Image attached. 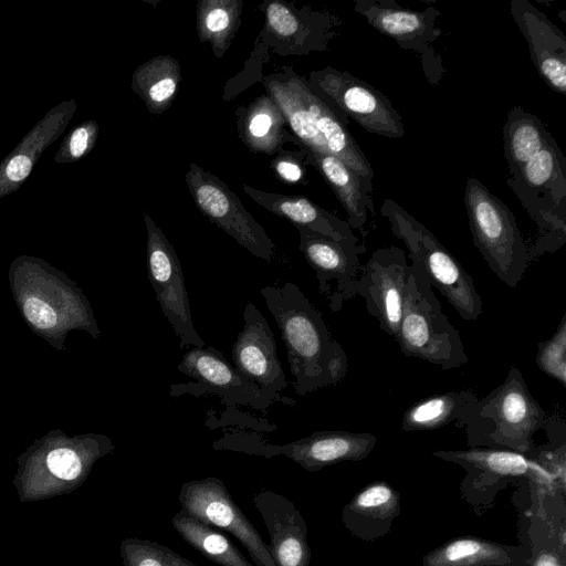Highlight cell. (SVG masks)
Wrapping results in <instances>:
<instances>
[{
  "label": "cell",
  "mask_w": 566,
  "mask_h": 566,
  "mask_svg": "<svg viewBox=\"0 0 566 566\" xmlns=\"http://www.w3.org/2000/svg\"><path fill=\"white\" fill-rule=\"evenodd\" d=\"M261 295L281 331L295 392L304 397L340 382L347 375V355L300 287L292 282L266 285Z\"/></svg>",
  "instance_id": "6da1fadb"
},
{
  "label": "cell",
  "mask_w": 566,
  "mask_h": 566,
  "mask_svg": "<svg viewBox=\"0 0 566 566\" xmlns=\"http://www.w3.org/2000/svg\"><path fill=\"white\" fill-rule=\"evenodd\" d=\"M269 96L282 112L294 135L310 150L332 155L360 177L371 180L374 170L347 128V120L335 112L298 76L266 80Z\"/></svg>",
  "instance_id": "7a4b0ae2"
},
{
  "label": "cell",
  "mask_w": 566,
  "mask_h": 566,
  "mask_svg": "<svg viewBox=\"0 0 566 566\" xmlns=\"http://www.w3.org/2000/svg\"><path fill=\"white\" fill-rule=\"evenodd\" d=\"M546 423V413L530 392L516 366H511L504 381L479 398L462 428L472 447L497 448L528 454L533 437Z\"/></svg>",
  "instance_id": "3957f363"
},
{
  "label": "cell",
  "mask_w": 566,
  "mask_h": 566,
  "mask_svg": "<svg viewBox=\"0 0 566 566\" xmlns=\"http://www.w3.org/2000/svg\"><path fill=\"white\" fill-rule=\"evenodd\" d=\"M507 185L537 226L531 261L558 250L566 241V159L553 136Z\"/></svg>",
  "instance_id": "277c9868"
},
{
  "label": "cell",
  "mask_w": 566,
  "mask_h": 566,
  "mask_svg": "<svg viewBox=\"0 0 566 566\" xmlns=\"http://www.w3.org/2000/svg\"><path fill=\"white\" fill-rule=\"evenodd\" d=\"M395 340L405 356L446 370L460 368L469 361L460 332L443 313L432 285L416 262L409 264L402 316Z\"/></svg>",
  "instance_id": "5b68a950"
},
{
  "label": "cell",
  "mask_w": 566,
  "mask_h": 566,
  "mask_svg": "<svg viewBox=\"0 0 566 566\" xmlns=\"http://www.w3.org/2000/svg\"><path fill=\"white\" fill-rule=\"evenodd\" d=\"M381 216L391 232L400 239L408 258L416 262L436 287L465 321L482 314V300L472 276L422 223L392 199H385Z\"/></svg>",
  "instance_id": "8992f818"
},
{
  "label": "cell",
  "mask_w": 566,
  "mask_h": 566,
  "mask_svg": "<svg viewBox=\"0 0 566 566\" xmlns=\"http://www.w3.org/2000/svg\"><path fill=\"white\" fill-rule=\"evenodd\" d=\"M464 205L484 261L504 284L516 287L531 258L513 212L475 177L467 180Z\"/></svg>",
  "instance_id": "52a82bcc"
},
{
  "label": "cell",
  "mask_w": 566,
  "mask_h": 566,
  "mask_svg": "<svg viewBox=\"0 0 566 566\" xmlns=\"http://www.w3.org/2000/svg\"><path fill=\"white\" fill-rule=\"evenodd\" d=\"M377 438L368 432L323 430L285 443L272 444L255 432L234 429L213 442L217 450H230L272 458L284 455L304 470L319 471L343 461H360L374 450Z\"/></svg>",
  "instance_id": "ba28073f"
},
{
  "label": "cell",
  "mask_w": 566,
  "mask_h": 566,
  "mask_svg": "<svg viewBox=\"0 0 566 566\" xmlns=\"http://www.w3.org/2000/svg\"><path fill=\"white\" fill-rule=\"evenodd\" d=\"M310 87L339 115L352 117L368 133L387 138L405 135L401 116L381 92L346 71L325 67L310 74Z\"/></svg>",
  "instance_id": "9c48e42d"
},
{
  "label": "cell",
  "mask_w": 566,
  "mask_h": 566,
  "mask_svg": "<svg viewBox=\"0 0 566 566\" xmlns=\"http://www.w3.org/2000/svg\"><path fill=\"white\" fill-rule=\"evenodd\" d=\"M186 184L197 208L251 254L268 262L275 247L261 224L247 211L238 196L218 177L192 163Z\"/></svg>",
  "instance_id": "30bf717a"
},
{
  "label": "cell",
  "mask_w": 566,
  "mask_h": 566,
  "mask_svg": "<svg viewBox=\"0 0 566 566\" xmlns=\"http://www.w3.org/2000/svg\"><path fill=\"white\" fill-rule=\"evenodd\" d=\"M147 231V271L161 311L180 340V347H205L191 317L180 261L161 229L144 212Z\"/></svg>",
  "instance_id": "8fae6325"
},
{
  "label": "cell",
  "mask_w": 566,
  "mask_h": 566,
  "mask_svg": "<svg viewBox=\"0 0 566 566\" xmlns=\"http://www.w3.org/2000/svg\"><path fill=\"white\" fill-rule=\"evenodd\" d=\"M178 499L181 509L189 514L237 538L255 566H276L270 546L233 501L220 479L208 476L188 481L181 485Z\"/></svg>",
  "instance_id": "7c38bea8"
},
{
  "label": "cell",
  "mask_w": 566,
  "mask_h": 566,
  "mask_svg": "<svg viewBox=\"0 0 566 566\" xmlns=\"http://www.w3.org/2000/svg\"><path fill=\"white\" fill-rule=\"evenodd\" d=\"M178 370L196 379L192 384L171 386V395L214 394L227 405L248 406L264 411L274 402L260 388L232 366L213 347H193L184 354Z\"/></svg>",
  "instance_id": "4fadbf2b"
},
{
  "label": "cell",
  "mask_w": 566,
  "mask_h": 566,
  "mask_svg": "<svg viewBox=\"0 0 566 566\" xmlns=\"http://www.w3.org/2000/svg\"><path fill=\"white\" fill-rule=\"evenodd\" d=\"M296 228L300 250L315 271L318 290L328 301L329 310L337 313L358 295L359 255L366 249L359 242H339L306 228Z\"/></svg>",
  "instance_id": "5bb4252c"
},
{
  "label": "cell",
  "mask_w": 566,
  "mask_h": 566,
  "mask_svg": "<svg viewBox=\"0 0 566 566\" xmlns=\"http://www.w3.org/2000/svg\"><path fill=\"white\" fill-rule=\"evenodd\" d=\"M403 250L395 245L373 252L361 265L358 295L380 328L396 338L405 301L409 263Z\"/></svg>",
  "instance_id": "9a60e30c"
},
{
  "label": "cell",
  "mask_w": 566,
  "mask_h": 566,
  "mask_svg": "<svg viewBox=\"0 0 566 566\" xmlns=\"http://www.w3.org/2000/svg\"><path fill=\"white\" fill-rule=\"evenodd\" d=\"M244 325L232 347L234 367L254 382L273 402L280 401V392L287 381L276 353V344L268 321L249 302L243 311Z\"/></svg>",
  "instance_id": "2e32d148"
},
{
  "label": "cell",
  "mask_w": 566,
  "mask_h": 566,
  "mask_svg": "<svg viewBox=\"0 0 566 566\" xmlns=\"http://www.w3.org/2000/svg\"><path fill=\"white\" fill-rule=\"evenodd\" d=\"M511 13L524 35L531 59L544 82L566 94V38L541 10L527 0H512Z\"/></svg>",
  "instance_id": "e0dca14e"
},
{
  "label": "cell",
  "mask_w": 566,
  "mask_h": 566,
  "mask_svg": "<svg viewBox=\"0 0 566 566\" xmlns=\"http://www.w3.org/2000/svg\"><path fill=\"white\" fill-rule=\"evenodd\" d=\"M77 109L75 99L51 107L0 163V198L18 191L48 147L64 133Z\"/></svg>",
  "instance_id": "ac0fdd59"
},
{
  "label": "cell",
  "mask_w": 566,
  "mask_h": 566,
  "mask_svg": "<svg viewBox=\"0 0 566 566\" xmlns=\"http://www.w3.org/2000/svg\"><path fill=\"white\" fill-rule=\"evenodd\" d=\"M103 453L84 455L67 447L45 453L40 469L19 472L14 479L21 503L64 495L76 490L88 475L93 461Z\"/></svg>",
  "instance_id": "d6986e66"
},
{
  "label": "cell",
  "mask_w": 566,
  "mask_h": 566,
  "mask_svg": "<svg viewBox=\"0 0 566 566\" xmlns=\"http://www.w3.org/2000/svg\"><path fill=\"white\" fill-rule=\"evenodd\" d=\"M270 535V552L276 566H310L307 526L300 511L286 496L261 491L253 496Z\"/></svg>",
  "instance_id": "ffe728a7"
},
{
  "label": "cell",
  "mask_w": 566,
  "mask_h": 566,
  "mask_svg": "<svg viewBox=\"0 0 566 566\" xmlns=\"http://www.w3.org/2000/svg\"><path fill=\"white\" fill-rule=\"evenodd\" d=\"M354 11L399 46L423 55L441 34L437 25L441 12L436 8L415 11L392 0H357Z\"/></svg>",
  "instance_id": "44dd1931"
},
{
  "label": "cell",
  "mask_w": 566,
  "mask_h": 566,
  "mask_svg": "<svg viewBox=\"0 0 566 566\" xmlns=\"http://www.w3.org/2000/svg\"><path fill=\"white\" fill-rule=\"evenodd\" d=\"M432 455L462 467L468 472L470 484H497L520 478L551 480L553 476L537 459L506 449L472 447L467 450H439Z\"/></svg>",
  "instance_id": "7402d4cb"
},
{
  "label": "cell",
  "mask_w": 566,
  "mask_h": 566,
  "mask_svg": "<svg viewBox=\"0 0 566 566\" xmlns=\"http://www.w3.org/2000/svg\"><path fill=\"white\" fill-rule=\"evenodd\" d=\"M400 494L385 481H376L356 493L342 511L345 528L361 541L385 536L400 514Z\"/></svg>",
  "instance_id": "603a6c76"
},
{
  "label": "cell",
  "mask_w": 566,
  "mask_h": 566,
  "mask_svg": "<svg viewBox=\"0 0 566 566\" xmlns=\"http://www.w3.org/2000/svg\"><path fill=\"white\" fill-rule=\"evenodd\" d=\"M243 191L258 205L274 214L286 218L296 227L306 228L339 242H359L347 221L304 197L265 192L250 186H244Z\"/></svg>",
  "instance_id": "cb8c5ba5"
},
{
  "label": "cell",
  "mask_w": 566,
  "mask_h": 566,
  "mask_svg": "<svg viewBox=\"0 0 566 566\" xmlns=\"http://www.w3.org/2000/svg\"><path fill=\"white\" fill-rule=\"evenodd\" d=\"M308 160L334 190L347 214L352 229L363 233L368 213L374 214L373 181L353 171L338 158L307 149Z\"/></svg>",
  "instance_id": "d4e9b609"
},
{
  "label": "cell",
  "mask_w": 566,
  "mask_h": 566,
  "mask_svg": "<svg viewBox=\"0 0 566 566\" xmlns=\"http://www.w3.org/2000/svg\"><path fill=\"white\" fill-rule=\"evenodd\" d=\"M521 546L505 545L475 536L453 538L427 553L423 566H525Z\"/></svg>",
  "instance_id": "484cf974"
},
{
  "label": "cell",
  "mask_w": 566,
  "mask_h": 566,
  "mask_svg": "<svg viewBox=\"0 0 566 566\" xmlns=\"http://www.w3.org/2000/svg\"><path fill=\"white\" fill-rule=\"evenodd\" d=\"M479 397L471 390L449 391L416 401L406 409L401 420L403 431L437 430L450 423L462 424Z\"/></svg>",
  "instance_id": "4316f807"
},
{
  "label": "cell",
  "mask_w": 566,
  "mask_h": 566,
  "mask_svg": "<svg viewBox=\"0 0 566 566\" xmlns=\"http://www.w3.org/2000/svg\"><path fill=\"white\" fill-rule=\"evenodd\" d=\"M180 82L181 69L178 61L169 55H159L135 70L132 90L150 113L159 115L170 107Z\"/></svg>",
  "instance_id": "83f0119b"
},
{
  "label": "cell",
  "mask_w": 566,
  "mask_h": 566,
  "mask_svg": "<svg viewBox=\"0 0 566 566\" xmlns=\"http://www.w3.org/2000/svg\"><path fill=\"white\" fill-rule=\"evenodd\" d=\"M180 537L205 558L219 566H255L218 528L181 509L171 520Z\"/></svg>",
  "instance_id": "f1b7e54d"
},
{
  "label": "cell",
  "mask_w": 566,
  "mask_h": 566,
  "mask_svg": "<svg viewBox=\"0 0 566 566\" xmlns=\"http://www.w3.org/2000/svg\"><path fill=\"white\" fill-rule=\"evenodd\" d=\"M551 137L552 134L534 114L521 106L512 107L503 127L504 155L510 175L539 151Z\"/></svg>",
  "instance_id": "f546056e"
},
{
  "label": "cell",
  "mask_w": 566,
  "mask_h": 566,
  "mask_svg": "<svg viewBox=\"0 0 566 566\" xmlns=\"http://www.w3.org/2000/svg\"><path fill=\"white\" fill-rule=\"evenodd\" d=\"M241 0H201L197 3V29L200 41L208 42L214 55L228 50L239 25Z\"/></svg>",
  "instance_id": "4dcf8cb0"
},
{
  "label": "cell",
  "mask_w": 566,
  "mask_h": 566,
  "mask_svg": "<svg viewBox=\"0 0 566 566\" xmlns=\"http://www.w3.org/2000/svg\"><path fill=\"white\" fill-rule=\"evenodd\" d=\"M284 116L270 96H261L244 112L241 136L255 153L273 154L282 144Z\"/></svg>",
  "instance_id": "1f68e13d"
},
{
  "label": "cell",
  "mask_w": 566,
  "mask_h": 566,
  "mask_svg": "<svg viewBox=\"0 0 566 566\" xmlns=\"http://www.w3.org/2000/svg\"><path fill=\"white\" fill-rule=\"evenodd\" d=\"M124 566H198L171 548L149 539L128 537L120 542Z\"/></svg>",
  "instance_id": "d6a6232c"
},
{
  "label": "cell",
  "mask_w": 566,
  "mask_h": 566,
  "mask_svg": "<svg viewBox=\"0 0 566 566\" xmlns=\"http://www.w3.org/2000/svg\"><path fill=\"white\" fill-rule=\"evenodd\" d=\"M537 367L563 387L566 386V315L560 318L556 332L551 338L538 343Z\"/></svg>",
  "instance_id": "836d02e7"
},
{
  "label": "cell",
  "mask_w": 566,
  "mask_h": 566,
  "mask_svg": "<svg viewBox=\"0 0 566 566\" xmlns=\"http://www.w3.org/2000/svg\"><path fill=\"white\" fill-rule=\"evenodd\" d=\"M98 138V124L94 119L84 120L63 138L55 156L56 164H72L86 157Z\"/></svg>",
  "instance_id": "e575fe53"
},
{
  "label": "cell",
  "mask_w": 566,
  "mask_h": 566,
  "mask_svg": "<svg viewBox=\"0 0 566 566\" xmlns=\"http://www.w3.org/2000/svg\"><path fill=\"white\" fill-rule=\"evenodd\" d=\"M265 15L268 28L279 36H293L302 28L300 19L283 2L273 1L269 3Z\"/></svg>",
  "instance_id": "d590c367"
},
{
  "label": "cell",
  "mask_w": 566,
  "mask_h": 566,
  "mask_svg": "<svg viewBox=\"0 0 566 566\" xmlns=\"http://www.w3.org/2000/svg\"><path fill=\"white\" fill-rule=\"evenodd\" d=\"M23 311L25 317L38 328H51L57 321L54 310L44 301L34 296L25 300Z\"/></svg>",
  "instance_id": "8d00e7d4"
},
{
  "label": "cell",
  "mask_w": 566,
  "mask_h": 566,
  "mask_svg": "<svg viewBox=\"0 0 566 566\" xmlns=\"http://www.w3.org/2000/svg\"><path fill=\"white\" fill-rule=\"evenodd\" d=\"M277 176L287 182H296L303 177L300 164L289 157H280L273 163Z\"/></svg>",
  "instance_id": "74e56055"
},
{
  "label": "cell",
  "mask_w": 566,
  "mask_h": 566,
  "mask_svg": "<svg viewBox=\"0 0 566 566\" xmlns=\"http://www.w3.org/2000/svg\"><path fill=\"white\" fill-rule=\"evenodd\" d=\"M532 566H564V563L555 552L543 551L534 557Z\"/></svg>",
  "instance_id": "f35d334b"
}]
</instances>
